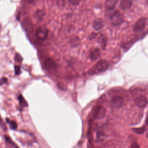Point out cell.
Returning a JSON list of instances; mask_svg holds the SVG:
<instances>
[{
	"instance_id": "cell-18",
	"label": "cell",
	"mask_w": 148,
	"mask_h": 148,
	"mask_svg": "<svg viewBox=\"0 0 148 148\" xmlns=\"http://www.w3.org/2000/svg\"><path fill=\"white\" fill-rule=\"evenodd\" d=\"M5 139L6 142L7 143H8L9 144H10L12 146L13 148H19L18 146L11 139V138L9 136H8L7 135H5Z\"/></svg>"
},
{
	"instance_id": "cell-6",
	"label": "cell",
	"mask_w": 148,
	"mask_h": 148,
	"mask_svg": "<svg viewBox=\"0 0 148 148\" xmlns=\"http://www.w3.org/2000/svg\"><path fill=\"white\" fill-rule=\"evenodd\" d=\"M109 62L105 60H99L95 65V68L99 72H104L109 68Z\"/></svg>"
},
{
	"instance_id": "cell-21",
	"label": "cell",
	"mask_w": 148,
	"mask_h": 148,
	"mask_svg": "<svg viewBox=\"0 0 148 148\" xmlns=\"http://www.w3.org/2000/svg\"><path fill=\"white\" fill-rule=\"evenodd\" d=\"M14 72L16 75H19L21 73V68L20 66L18 65H15L14 66Z\"/></svg>"
},
{
	"instance_id": "cell-11",
	"label": "cell",
	"mask_w": 148,
	"mask_h": 148,
	"mask_svg": "<svg viewBox=\"0 0 148 148\" xmlns=\"http://www.w3.org/2000/svg\"><path fill=\"white\" fill-rule=\"evenodd\" d=\"M118 0H106L105 2V7L107 10H110L114 8Z\"/></svg>"
},
{
	"instance_id": "cell-27",
	"label": "cell",
	"mask_w": 148,
	"mask_h": 148,
	"mask_svg": "<svg viewBox=\"0 0 148 148\" xmlns=\"http://www.w3.org/2000/svg\"><path fill=\"white\" fill-rule=\"evenodd\" d=\"M7 82V79L6 77H2L1 79V85L3 84V83H6Z\"/></svg>"
},
{
	"instance_id": "cell-28",
	"label": "cell",
	"mask_w": 148,
	"mask_h": 148,
	"mask_svg": "<svg viewBox=\"0 0 148 148\" xmlns=\"http://www.w3.org/2000/svg\"><path fill=\"white\" fill-rule=\"evenodd\" d=\"M145 123L146 125H148V114H147V116L145 119Z\"/></svg>"
},
{
	"instance_id": "cell-9",
	"label": "cell",
	"mask_w": 148,
	"mask_h": 148,
	"mask_svg": "<svg viewBox=\"0 0 148 148\" xmlns=\"http://www.w3.org/2000/svg\"><path fill=\"white\" fill-rule=\"evenodd\" d=\"M22 26L24 29L27 32H30L33 29L32 23L28 18H26L23 20L22 22Z\"/></svg>"
},
{
	"instance_id": "cell-29",
	"label": "cell",
	"mask_w": 148,
	"mask_h": 148,
	"mask_svg": "<svg viewBox=\"0 0 148 148\" xmlns=\"http://www.w3.org/2000/svg\"><path fill=\"white\" fill-rule=\"evenodd\" d=\"M146 137L148 138V130L146 131Z\"/></svg>"
},
{
	"instance_id": "cell-3",
	"label": "cell",
	"mask_w": 148,
	"mask_h": 148,
	"mask_svg": "<svg viewBox=\"0 0 148 148\" xmlns=\"http://www.w3.org/2000/svg\"><path fill=\"white\" fill-rule=\"evenodd\" d=\"M44 65L46 70L49 73L54 72L57 68L56 62L51 58H47L45 60Z\"/></svg>"
},
{
	"instance_id": "cell-19",
	"label": "cell",
	"mask_w": 148,
	"mask_h": 148,
	"mask_svg": "<svg viewBox=\"0 0 148 148\" xmlns=\"http://www.w3.org/2000/svg\"><path fill=\"white\" fill-rule=\"evenodd\" d=\"M132 131H133L135 133H136V134H143V133L145 132V130H146V128H145V126H143V127H139V128H132Z\"/></svg>"
},
{
	"instance_id": "cell-16",
	"label": "cell",
	"mask_w": 148,
	"mask_h": 148,
	"mask_svg": "<svg viewBox=\"0 0 148 148\" xmlns=\"http://www.w3.org/2000/svg\"><path fill=\"white\" fill-rule=\"evenodd\" d=\"M18 99L19 101L20 106L22 108H25L28 106V103H27L26 101L24 98V97L21 95H19L18 96Z\"/></svg>"
},
{
	"instance_id": "cell-20",
	"label": "cell",
	"mask_w": 148,
	"mask_h": 148,
	"mask_svg": "<svg viewBox=\"0 0 148 148\" xmlns=\"http://www.w3.org/2000/svg\"><path fill=\"white\" fill-rule=\"evenodd\" d=\"M36 16H37L38 18L39 19H40V20H42L43 17H44V16H45V13L42 10H36Z\"/></svg>"
},
{
	"instance_id": "cell-12",
	"label": "cell",
	"mask_w": 148,
	"mask_h": 148,
	"mask_svg": "<svg viewBox=\"0 0 148 148\" xmlns=\"http://www.w3.org/2000/svg\"><path fill=\"white\" fill-rule=\"evenodd\" d=\"M69 43L72 47H77L80 45V40L78 36H72L70 38Z\"/></svg>"
},
{
	"instance_id": "cell-7",
	"label": "cell",
	"mask_w": 148,
	"mask_h": 148,
	"mask_svg": "<svg viewBox=\"0 0 148 148\" xmlns=\"http://www.w3.org/2000/svg\"><path fill=\"white\" fill-rule=\"evenodd\" d=\"M135 103L139 108H145L148 103L146 97L144 95H140L135 99Z\"/></svg>"
},
{
	"instance_id": "cell-15",
	"label": "cell",
	"mask_w": 148,
	"mask_h": 148,
	"mask_svg": "<svg viewBox=\"0 0 148 148\" xmlns=\"http://www.w3.org/2000/svg\"><path fill=\"white\" fill-rule=\"evenodd\" d=\"M132 6V1L131 0H122L120 2V7L123 10H128Z\"/></svg>"
},
{
	"instance_id": "cell-22",
	"label": "cell",
	"mask_w": 148,
	"mask_h": 148,
	"mask_svg": "<svg viewBox=\"0 0 148 148\" xmlns=\"http://www.w3.org/2000/svg\"><path fill=\"white\" fill-rule=\"evenodd\" d=\"M15 60L18 62H21L23 61V58L19 54H16L15 56Z\"/></svg>"
},
{
	"instance_id": "cell-14",
	"label": "cell",
	"mask_w": 148,
	"mask_h": 148,
	"mask_svg": "<svg viewBox=\"0 0 148 148\" xmlns=\"http://www.w3.org/2000/svg\"><path fill=\"white\" fill-rule=\"evenodd\" d=\"M98 42L100 43L101 48L103 50L105 49L107 43V37L105 34L100 35L99 37L98 38Z\"/></svg>"
},
{
	"instance_id": "cell-25",
	"label": "cell",
	"mask_w": 148,
	"mask_h": 148,
	"mask_svg": "<svg viewBox=\"0 0 148 148\" xmlns=\"http://www.w3.org/2000/svg\"><path fill=\"white\" fill-rule=\"evenodd\" d=\"M97 34H95V33H94V32H92V33H91L90 35V36H89V39H90V40H92V39H94V38H96V36H97Z\"/></svg>"
},
{
	"instance_id": "cell-1",
	"label": "cell",
	"mask_w": 148,
	"mask_h": 148,
	"mask_svg": "<svg viewBox=\"0 0 148 148\" xmlns=\"http://www.w3.org/2000/svg\"><path fill=\"white\" fill-rule=\"evenodd\" d=\"M110 23L113 26H119L124 21L123 14L119 10H116L113 13L110 17Z\"/></svg>"
},
{
	"instance_id": "cell-8",
	"label": "cell",
	"mask_w": 148,
	"mask_h": 148,
	"mask_svg": "<svg viewBox=\"0 0 148 148\" xmlns=\"http://www.w3.org/2000/svg\"><path fill=\"white\" fill-rule=\"evenodd\" d=\"M112 103L116 108H120L124 103V99L121 96L116 95L112 98Z\"/></svg>"
},
{
	"instance_id": "cell-4",
	"label": "cell",
	"mask_w": 148,
	"mask_h": 148,
	"mask_svg": "<svg viewBox=\"0 0 148 148\" xmlns=\"http://www.w3.org/2000/svg\"><path fill=\"white\" fill-rule=\"evenodd\" d=\"M106 114V109L102 106L95 107L92 110L93 116L97 119H101L105 117Z\"/></svg>"
},
{
	"instance_id": "cell-23",
	"label": "cell",
	"mask_w": 148,
	"mask_h": 148,
	"mask_svg": "<svg viewBox=\"0 0 148 148\" xmlns=\"http://www.w3.org/2000/svg\"><path fill=\"white\" fill-rule=\"evenodd\" d=\"M130 148H139V146L136 142H133L131 144V145L130 146Z\"/></svg>"
},
{
	"instance_id": "cell-5",
	"label": "cell",
	"mask_w": 148,
	"mask_h": 148,
	"mask_svg": "<svg viewBox=\"0 0 148 148\" xmlns=\"http://www.w3.org/2000/svg\"><path fill=\"white\" fill-rule=\"evenodd\" d=\"M48 35V30L46 28L39 27L36 31V36L39 40H45Z\"/></svg>"
},
{
	"instance_id": "cell-26",
	"label": "cell",
	"mask_w": 148,
	"mask_h": 148,
	"mask_svg": "<svg viewBox=\"0 0 148 148\" xmlns=\"http://www.w3.org/2000/svg\"><path fill=\"white\" fill-rule=\"evenodd\" d=\"M1 127H2V128L3 129V130H4V131H6V125H5V124L3 123V121H2V120H1Z\"/></svg>"
},
{
	"instance_id": "cell-10",
	"label": "cell",
	"mask_w": 148,
	"mask_h": 148,
	"mask_svg": "<svg viewBox=\"0 0 148 148\" xmlns=\"http://www.w3.org/2000/svg\"><path fill=\"white\" fill-rule=\"evenodd\" d=\"M103 26H104V21L101 18L95 19L92 24V27L96 31H99L103 27Z\"/></svg>"
},
{
	"instance_id": "cell-2",
	"label": "cell",
	"mask_w": 148,
	"mask_h": 148,
	"mask_svg": "<svg viewBox=\"0 0 148 148\" xmlns=\"http://www.w3.org/2000/svg\"><path fill=\"white\" fill-rule=\"evenodd\" d=\"M146 23V18L144 17L139 18L134 24L132 30L134 32H138L143 31L145 28Z\"/></svg>"
},
{
	"instance_id": "cell-13",
	"label": "cell",
	"mask_w": 148,
	"mask_h": 148,
	"mask_svg": "<svg viewBox=\"0 0 148 148\" xmlns=\"http://www.w3.org/2000/svg\"><path fill=\"white\" fill-rule=\"evenodd\" d=\"M101 55V51L99 49L96 48L92 50L90 53V58L91 60H96Z\"/></svg>"
},
{
	"instance_id": "cell-24",
	"label": "cell",
	"mask_w": 148,
	"mask_h": 148,
	"mask_svg": "<svg viewBox=\"0 0 148 148\" xmlns=\"http://www.w3.org/2000/svg\"><path fill=\"white\" fill-rule=\"evenodd\" d=\"M80 0H69V2L71 3H72L73 5H77L79 4Z\"/></svg>"
},
{
	"instance_id": "cell-17",
	"label": "cell",
	"mask_w": 148,
	"mask_h": 148,
	"mask_svg": "<svg viewBox=\"0 0 148 148\" xmlns=\"http://www.w3.org/2000/svg\"><path fill=\"white\" fill-rule=\"evenodd\" d=\"M6 122L9 124L10 127L12 130H16L17 128V123L14 120H11L8 118L6 119Z\"/></svg>"
}]
</instances>
